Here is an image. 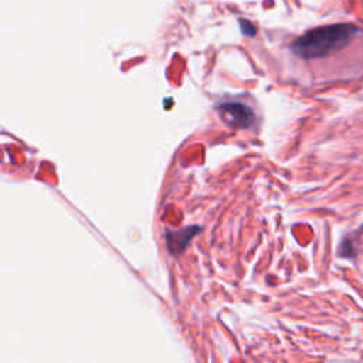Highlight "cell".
Here are the masks:
<instances>
[{
	"label": "cell",
	"instance_id": "obj_1",
	"mask_svg": "<svg viewBox=\"0 0 363 363\" xmlns=\"http://www.w3.org/2000/svg\"><path fill=\"white\" fill-rule=\"evenodd\" d=\"M353 24H330L306 31L291 44V50L301 58H322L339 51L357 34Z\"/></svg>",
	"mask_w": 363,
	"mask_h": 363
},
{
	"label": "cell",
	"instance_id": "obj_2",
	"mask_svg": "<svg viewBox=\"0 0 363 363\" xmlns=\"http://www.w3.org/2000/svg\"><path fill=\"white\" fill-rule=\"evenodd\" d=\"M217 109L223 121L233 128L247 129L255 121V115L252 109L241 102H224L218 105Z\"/></svg>",
	"mask_w": 363,
	"mask_h": 363
},
{
	"label": "cell",
	"instance_id": "obj_3",
	"mask_svg": "<svg viewBox=\"0 0 363 363\" xmlns=\"http://www.w3.org/2000/svg\"><path fill=\"white\" fill-rule=\"evenodd\" d=\"M199 233H200V227H197V225H189V227H184L177 231H167L166 242H167L169 252L176 255V254L184 251V248L187 247L190 240Z\"/></svg>",
	"mask_w": 363,
	"mask_h": 363
},
{
	"label": "cell",
	"instance_id": "obj_4",
	"mask_svg": "<svg viewBox=\"0 0 363 363\" xmlns=\"http://www.w3.org/2000/svg\"><path fill=\"white\" fill-rule=\"evenodd\" d=\"M240 24H241L242 33H244L245 35H251V37L255 35V28H254V26H252L251 23H248V21H245V20H241Z\"/></svg>",
	"mask_w": 363,
	"mask_h": 363
}]
</instances>
